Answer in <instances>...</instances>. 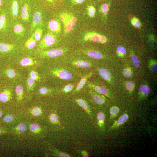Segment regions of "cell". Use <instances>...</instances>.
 Wrapping results in <instances>:
<instances>
[{
	"mask_svg": "<svg viewBox=\"0 0 157 157\" xmlns=\"http://www.w3.org/2000/svg\"><path fill=\"white\" fill-rule=\"evenodd\" d=\"M28 121V140H40L45 137L47 135L49 129L47 126L40 124L38 121Z\"/></svg>",
	"mask_w": 157,
	"mask_h": 157,
	"instance_id": "1",
	"label": "cell"
},
{
	"mask_svg": "<svg viewBox=\"0 0 157 157\" xmlns=\"http://www.w3.org/2000/svg\"><path fill=\"white\" fill-rule=\"evenodd\" d=\"M19 110L23 119L27 121H38L44 119L47 114L46 111L38 106H33Z\"/></svg>",
	"mask_w": 157,
	"mask_h": 157,
	"instance_id": "2",
	"label": "cell"
},
{
	"mask_svg": "<svg viewBox=\"0 0 157 157\" xmlns=\"http://www.w3.org/2000/svg\"><path fill=\"white\" fill-rule=\"evenodd\" d=\"M23 119L20 110L9 108L4 116L0 120V124L9 129Z\"/></svg>",
	"mask_w": 157,
	"mask_h": 157,
	"instance_id": "3",
	"label": "cell"
},
{
	"mask_svg": "<svg viewBox=\"0 0 157 157\" xmlns=\"http://www.w3.org/2000/svg\"><path fill=\"white\" fill-rule=\"evenodd\" d=\"M9 134L20 140H28V121L22 120L9 129Z\"/></svg>",
	"mask_w": 157,
	"mask_h": 157,
	"instance_id": "4",
	"label": "cell"
},
{
	"mask_svg": "<svg viewBox=\"0 0 157 157\" xmlns=\"http://www.w3.org/2000/svg\"><path fill=\"white\" fill-rule=\"evenodd\" d=\"M56 40V36L51 33H48L40 42L39 46L41 48H47L53 45Z\"/></svg>",
	"mask_w": 157,
	"mask_h": 157,
	"instance_id": "5",
	"label": "cell"
},
{
	"mask_svg": "<svg viewBox=\"0 0 157 157\" xmlns=\"http://www.w3.org/2000/svg\"><path fill=\"white\" fill-rule=\"evenodd\" d=\"M43 144L44 147L48 150L53 155L56 157H70L68 154L63 152L56 149L48 142L44 141Z\"/></svg>",
	"mask_w": 157,
	"mask_h": 157,
	"instance_id": "6",
	"label": "cell"
},
{
	"mask_svg": "<svg viewBox=\"0 0 157 157\" xmlns=\"http://www.w3.org/2000/svg\"><path fill=\"white\" fill-rule=\"evenodd\" d=\"M55 76L63 80H68L72 78V75L69 71L63 69H55L51 72Z\"/></svg>",
	"mask_w": 157,
	"mask_h": 157,
	"instance_id": "7",
	"label": "cell"
},
{
	"mask_svg": "<svg viewBox=\"0 0 157 157\" xmlns=\"http://www.w3.org/2000/svg\"><path fill=\"white\" fill-rule=\"evenodd\" d=\"M65 50L62 48H56L41 52L42 56L49 57H55L61 56L65 52Z\"/></svg>",
	"mask_w": 157,
	"mask_h": 157,
	"instance_id": "8",
	"label": "cell"
},
{
	"mask_svg": "<svg viewBox=\"0 0 157 157\" xmlns=\"http://www.w3.org/2000/svg\"><path fill=\"white\" fill-rule=\"evenodd\" d=\"M103 36L96 33L88 32L85 34L83 40L85 41H92L101 43Z\"/></svg>",
	"mask_w": 157,
	"mask_h": 157,
	"instance_id": "9",
	"label": "cell"
},
{
	"mask_svg": "<svg viewBox=\"0 0 157 157\" xmlns=\"http://www.w3.org/2000/svg\"><path fill=\"white\" fill-rule=\"evenodd\" d=\"M12 99L11 91L8 89H5L0 93V101L3 103L9 102Z\"/></svg>",
	"mask_w": 157,
	"mask_h": 157,
	"instance_id": "10",
	"label": "cell"
},
{
	"mask_svg": "<svg viewBox=\"0 0 157 157\" xmlns=\"http://www.w3.org/2000/svg\"><path fill=\"white\" fill-rule=\"evenodd\" d=\"M47 120L51 126L59 125L60 121L59 117L54 111H51L47 115Z\"/></svg>",
	"mask_w": 157,
	"mask_h": 157,
	"instance_id": "11",
	"label": "cell"
},
{
	"mask_svg": "<svg viewBox=\"0 0 157 157\" xmlns=\"http://www.w3.org/2000/svg\"><path fill=\"white\" fill-rule=\"evenodd\" d=\"M49 29L56 33H59L61 31V26L59 22L56 19H52L49 21L48 24Z\"/></svg>",
	"mask_w": 157,
	"mask_h": 157,
	"instance_id": "12",
	"label": "cell"
},
{
	"mask_svg": "<svg viewBox=\"0 0 157 157\" xmlns=\"http://www.w3.org/2000/svg\"><path fill=\"white\" fill-rule=\"evenodd\" d=\"M60 16L63 24L64 32L65 34H68L72 30L73 27L66 17L64 12L62 13Z\"/></svg>",
	"mask_w": 157,
	"mask_h": 157,
	"instance_id": "13",
	"label": "cell"
},
{
	"mask_svg": "<svg viewBox=\"0 0 157 157\" xmlns=\"http://www.w3.org/2000/svg\"><path fill=\"white\" fill-rule=\"evenodd\" d=\"M42 15L41 13L39 11L35 12L33 15L32 26L31 28V31L37 26L41 24Z\"/></svg>",
	"mask_w": 157,
	"mask_h": 157,
	"instance_id": "14",
	"label": "cell"
},
{
	"mask_svg": "<svg viewBox=\"0 0 157 157\" xmlns=\"http://www.w3.org/2000/svg\"><path fill=\"white\" fill-rule=\"evenodd\" d=\"M21 16L22 19L25 21H28L30 17L29 7L26 3L24 4L21 9Z\"/></svg>",
	"mask_w": 157,
	"mask_h": 157,
	"instance_id": "15",
	"label": "cell"
},
{
	"mask_svg": "<svg viewBox=\"0 0 157 157\" xmlns=\"http://www.w3.org/2000/svg\"><path fill=\"white\" fill-rule=\"evenodd\" d=\"M87 85L90 88L93 89L94 90L100 94L106 96L108 94V92L107 90L102 86L95 85L89 83H87Z\"/></svg>",
	"mask_w": 157,
	"mask_h": 157,
	"instance_id": "16",
	"label": "cell"
},
{
	"mask_svg": "<svg viewBox=\"0 0 157 157\" xmlns=\"http://www.w3.org/2000/svg\"><path fill=\"white\" fill-rule=\"evenodd\" d=\"M73 66L82 68H88L90 67L91 64L88 61L84 60H76L72 63Z\"/></svg>",
	"mask_w": 157,
	"mask_h": 157,
	"instance_id": "17",
	"label": "cell"
},
{
	"mask_svg": "<svg viewBox=\"0 0 157 157\" xmlns=\"http://www.w3.org/2000/svg\"><path fill=\"white\" fill-rule=\"evenodd\" d=\"M83 53L85 55L96 59H101L103 57V55L101 53L95 51H85Z\"/></svg>",
	"mask_w": 157,
	"mask_h": 157,
	"instance_id": "18",
	"label": "cell"
},
{
	"mask_svg": "<svg viewBox=\"0 0 157 157\" xmlns=\"http://www.w3.org/2000/svg\"><path fill=\"white\" fill-rule=\"evenodd\" d=\"M91 73L86 74L81 78L74 90L75 92L79 91L83 88L87 79L91 76Z\"/></svg>",
	"mask_w": 157,
	"mask_h": 157,
	"instance_id": "19",
	"label": "cell"
},
{
	"mask_svg": "<svg viewBox=\"0 0 157 157\" xmlns=\"http://www.w3.org/2000/svg\"><path fill=\"white\" fill-rule=\"evenodd\" d=\"M16 99L17 101H22L23 98V88L22 86L19 85L15 88Z\"/></svg>",
	"mask_w": 157,
	"mask_h": 157,
	"instance_id": "20",
	"label": "cell"
},
{
	"mask_svg": "<svg viewBox=\"0 0 157 157\" xmlns=\"http://www.w3.org/2000/svg\"><path fill=\"white\" fill-rule=\"evenodd\" d=\"M76 103L89 114H90V112L88 104L84 100L82 99H78L76 100Z\"/></svg>",
	"mask_w": 157,
	"mask_h": 157,
	"instance_id": "21",
	"label": "cell"
},
{
	"mask_svg": "<svg viewBox=\"0 0 157 157\" xmlns=\"http://www.w3.org/2000/svg\"><path fill=\"white\" fill-rule=\"evenodd\" d=\"M19 5L17 0H12L11 12L12 14L15 17H17L18 13Z\"/></svg>",
	"mask_w": 157,
	"mask_h": 157,
	"instance_id": "22",
	"label": "cell"
},
{
	"mask_svg": "<svg viewBox=\"0 0 157 157\" xmlns=\"http://www.w3.org/2000/svg\"><path fill=\"white\" fill-rule=\"evenodd\" d=\"M14 46L11 44H7L0 42V52H7L13 49Z\"/></svg>",
	"mask_w": 157,
	"mask_h": 157,
	"instance_id": "23",
	"label": "cell"
},
{
	"mask_svg": "<svg viewBox=\"0 0 157 157\" xmlns=\"http://www.w3.org/2000/svg\"><path fill=\"white\" fill-rule=\"evenodd\" d=\"M100 76L106 80H109L111 78V75L109 72L105 69L100 68L99 71Z\"/></svg>",
	"mask_w": 157,
	"mask_h": 157,
	"instance_id": "24",
	"label": "cell"
},
{
	"mask_svg": "<svg viewBox=\"0 0 157 157\" xmlns=\"http://www.w3.org/2000/svg\"><path fill=\"white\" fill-rule=\"evenodd\" d=\"M36 42L33 34L27 40L25 45L26 47L29 49L33 48L35 45Z\"/></svg>",
	"mask_w": 157,
	"mask_h": 157,
	"instance_id": "25",
	"label": "cell"
},
{
	"mask_svg": "<svg viewBox=\"0 0 157 157\" xmlns=\"http://www.w3.org/2000/svg\"><path fill=\"white\" fill-rule=\"evenodd\" d=\"M110 5V3H105L101 5L99 7L100 11L103 15H106L109 10Z\"/></svg>",
	"mask_w": 157,
	"mask_h": 157,
	"instance_id": "26",
	"label": "cell"
},
{
	"mask_svg": "<svg viewBox=\"0 0 157 157\" xmlns=\"http://www.w3.org/2000/svg\"><path fill=\"white\" fill-rule=\"evenodd\" d=\"M64 13L66 17L69 21L72 27L74 26L76 24V22L77 21L76 18L70 14L66 12Z\"/></svg>",
	"mask_w": 157,
	"mask_h": 157,
	"instance_id": "27",
	"label": "cell"
},
{
	"mask_svg": "<svg viewBox=\"0 0 157 157\" xmlns=\"http://www.w3.org/2000/svg\"><path fill=\"white\" fill-rule=\"evenodd\" d=\"M92 97L93 100L97 103L99 104H102L104 103V99L99 95L92 93Z\"/></svg>",
	"mask_w": 157,
	"mask_h": 157,
	"instance_id": "28",
	"label": "cell"
},
{
	"mask_svg": "<svg viewBox=\"0 0 157 157\" xmlns=\"http://www.w3.org/2000/svg\"><path fill=\"white\" fill-rule=\"evenodd\" d=\"M34 62L31 58H26L22 59L20 61V63L23 66H30L33 64Z\"/></svg>",
	"mask_w": 157,
	"mask_h": 157,
	"instance_id": "29",
	"label": "cell"
},
{
	"mask_svg": "<svg viewBox=\"0 0 157 157\" xmlns=\"http://www.w3.org/2000/svg\"><path fill=\"white\" fill-rule=\"evenodd\" d=\"M42 33V28H37L33 34L35 40L37 41H39L41 38Z\"/></svg>",
	"mask_w": 157,
	"mask_h": 157,
	"instance_id": "30",
	"label": "cell"
},
{
	"mask_svg": "<svg viewBox=\"0 0 157 157\" xmlns=\"http://www.w3.org/2000/svg\"><path fill=\"white\" fill-rule=\"evenodd\" d=\"M88 15L90 17H94L95 14V8L91 5H88L87 8Z\"/></svg>",
	"mask_w": 157,
	"mask_h": 157,
	"instance_id": "31",
	"label": "cell"
},
{
	"mask_svg": "<svg viewBox=\"0 0 157 157\" xmlns=\"http://www.w3.org/2000/svg\"><path fill=\"white\" fill-rule=\"evenodd\" d=\"M139 90L141 93L145 95L149 94L151 92L149 88L145 85L141 86L139 88Z\"/></svg>",
	"mask_w": 157,
	"mask_h": 157,
	"instance_id": "32",
	"label": "cell"
},
{
	"mask_svg": "<svg viewBox=\"0 0 157 157\" xmlns=\"http://www.w3.org/2000/svg\"><path fill=\"white\" fill-rule=\"evenodd\" d=\"M6 24V16L4 14H1L0 15V31L4 28Z\"/></svg>",
	"mask_w": 157,
	"mask_h": 157,
	"instance_id": "33",
	"label": "cell"
},
{
	"mask_svg": "<svg viewBox=\"0 0 157 157\" xmlns=\"http://www.w3.org/2000/svg\"><path fill=\"white\" fill-rule=\"evenodd\" d=\"M14 30L16 34H18L22 33L24 31V28L21 24H17L15 26Z\"/></svg>",
	"mask_w": 157,
	"mask_h": 157,
	"instance_id": "34",
	"label": "cell"
},
{
	"mask_svg": "<svg viewBox=\"0 0 157 157\" xmlns=\"http://www.w3.org/2000/svg\"><path fill=\"white\" fill-rule=\"evenodd\" d=\"M105 119L104 114L102 112L99 113L97 115V119L100 125L104 123Z\"/></svg>",
	"mask_w": 157,
	"mask_h": 157,
	"instance_id": "35",
	"label": "cell"
},
{
	"mask_svg": "<svg viewBox=\"0 0 157 157\" xmlns=\"http://www.w3.org/2000/svg\"><path fill=\"white\" fill-rule=\"evenodd\" d=\"M128 118V116L126 114H123L118 119L117 123L119 124H122L125 122Z\"/></svg>",
	"mask_w": 157,
	"mask_h": 157,
	"instance_id": "36",
	"label": "cell"
},
{
	"mask_svg": "<svg viewBox=\"0 0 157 157\" xmlns=\"http://www.w3.org/2000/svg\"><path fill=\"white\" fill-rule=\"evenodd\" d=\"M74 85L73 84H69L65 86L62 89V92L67 93L71 91L74 88Z\"/></svg>",
	"mask_w": 157,
	"mask_h": 157,
	"instance_id": "37",
	"label": "cell"
},
{
	"mask_svg": "<svg viewBox=\"0 0 157 157\" xmlns=\"http://www.w3.org/2000/svg\"><path fill=\"white\" fill-rule=\"evenodd\" d=\"M125 86L127 90L132 91L135 87V83L133 81H129L126 83Z\"/></svg>",
	"mask_w": 157,
	"mask_h": 157,
	"instance_id": "38",
	"label": "cell"
},
{
	"mask_svg": "<svg viewBox=\"0 0 157 157\" xmlns=\"http://www.w3.org/2000/svg\"><path fill=\"white\" fill-rule=\"evenodd\" d=\"M123 74L125 77L130 78L132 76L133 73L130 69H125L123 72Z\"/></svg>",
	"mask_w": 157,
	"mask_h": 157,
	"instance_id": "39",
	"label": "cell"
},
{
	"mask_svg": "<svg viewBox=\"0 0 157 157\" xmlns=\"http://www.w3.org/2000/svg\"><path fill=\"white\" fill-rule=\"evenodd\" d=\"M9 134V129L0 125V136Z\"/></svg>",
	"mask_w": 157,
	"mask_h": 157,
	"instance_id": "40",
	"label": "cell"
},
{
	"mask_svg": "<svg viewBox=\"0 0 157 157\" xmlns=\"http://www.w3.org/2000/svg\"><path fill=\"white\" fill-rule=\"evenodd\" d=\"M6 74L8 77L10 78H13L16 75L15 72L13 69H10L7 70Z\"/></svg>",
	"mask_w": 157,
	"mask_h": 157,
	"instance_id": "41",
	"label": "cell"
},
{
	"mask_svg": "<svg viewBox=\"0 0 157 157\" xmlns=\"http://www.w3.org/2000/svg\"><path fill=\"white\" fill-rule=\"evenodd\" d=\"M30 76V77L35 80L38 81L40 79L38 73L34 71H33L31 72Z\"/></svg>",
	"mask_w": 157,
	"mask_h": 157,
	"instance_id": "42",
	"label": "cell"
},
{
	"mask_svg": "<svg viewBox=\"0 0 157 157\" xmlns=\"http://www.w3.org/2000/svg\"><path fill=\"white\" fill-rule=\"evenodd\" d=\"M131 60L135 66L138 67L139 66V61L135 56H132L131 57Z\"/></svg>",
	"mask_w": 157,
	"mask_h": 157,
	"instance_id": "43",
	"label": "cell"
},
{
	"mask_svg": "<svg viewBox=\"0 0 157 157\" xmlns=\"http://www.w3.org/2000/svg\"><path fill=\"white\" fill-rule=\"evenodd\" d=\"M35 80L31 77L28 78L27 80V83L29 88L30 89H31L33 87L35 83Z\"/></svg>",
	"mask_w": 157,
	"mask_h": 157,
	"instance_id": "44",
	"label": "cell"
},
{
	"mask_svg": "<svg viewBox=\"0 0 157 157\" xmlns=\"http://www.w3.org/2000/svg\"><path fill=\"white\" fill-rule=\"evenodd\" d=\"M8 108L0 106V120L5 115Z\"/></svg>",
	"mask_w": 157,
	"mask_h": 157,
	"instance_id": "45",
	"label": "cell"
},
{
	"mask_svg": "<svg viewBox=\"0 0 157 157\" xmlns=\"http://www.w3.org/2000/svg\"><path fill=\"white\" fill-rule=\"evenodd\" d=\"M39 91L40 94L44 95L48 93L49 91V90L47 87H43L40 88Z\"/></svg>",
	"mask_w": 157,
	"mask_h": 157,
	"instance_id": "46",
	"label": "cell"
},
{
	"mask_svg": "<svg viewBox=\"0 0 157 157\" xmlns=\"http://www.w3.org/2000/svg\"><path fill=\"white\" fill-rule=\"evenodd\" d=\"M117 51L118 53L121 54H125L126 52V49L121 46H119L117 47Z\"/></svg>",
	"mask_w": 157,
	"mask_h": 157,
	"instance_id": "47",
	"label": "cell"
},
{
	"mask_svg": "<svg viewBox=\"0 0 157 157\" xmlns=\"http://www.w3.org/2000/svg\"><path fill=\"white\" fill-rule=\"evenodd\" d=\"M110 113L111 115H114L117 114L119 112V108L116 106H113L110 110Z\"/></svg>",
	"mask_w": 157,
	"mask_h": 157,
	"instance_id": "48",
	"label": "cell"
},
{
	"mask_svg": "<svg viewBox=\"0 0 157 157\" xmlns=\"http://www.w3.org/2000/svg\"><path fill=\"white\" fill-rule=\"evenodd\" d=\"M131 22L133 25L135 27L138 28L140 26V23L139 21L136 18H134L132 20Z\"/></svg>",
	"mask_w": 157,
	"mask_h": 157,
	"instance_id": "49",
	"label": "cell"
},
{
	"mask_svg": "<svg viewBox=\"0 0 157 157\" xmlns=\"http://www.w3.org/2000/svg\"><path fill=\"white\" fill-rule=\"evenodd\" d=\"M85 0H71V2L74 5H78L83 3Z\"/></svg>",
	"mask_w": 157,
	"mask_h": 157,
	"instance_id": "50",
	"label": "cell"
},
{
	"mask_svg": "<svg viewBox=\"0 0 157 157\" xmlns=\"http://www.w3.org/2000/svg\"><path fill=\"white\" fill-rule=\"evenodd\" d=\"M157 63L153 64L151 66V69L152 71L156 72H157Z\"/></svg>",
	"mask_w": 157,
	"mask_h": 157,
	"instance_id": "51",
	"label": "cell"
},
{
	"mask_svg": "<svg viewBox=\"0 0 157 157\" xmlns=\"http://www.w3.org/2000/svg\"><path fill=\"white\" fill-rule=\"evenodd\" d=\"M81 153L83 157H88V153L85 150H83L81 151Z\"/></svg>",
	"mask_w": 157,
	"mask_h": 157,
	"instance_id": "52",
	"label": "cell"
},
{
	"mask_svg": "<svg viewBox=\"0 0 157 157\" xmlns=\"http://www.w3.org/2000/svg\"><path fill=\"white\" fill-rule=\"evenodd\" d=\"M4 0H0V8L2 5Z\"/></svg>",
	"mask_w": 157,
	"mask_h": 157,
	"instance_id": "53",
	"label": "cell"
},
{
	"mask_svg": "<svg viewBox=\"0 0 157 157\" xmlns=\"http://www.w3.org/2000/svg\"><path fill=\"white\" fill-rule=\"evenodd\" d=\"M47 1L50 3H53L55 0H46Z\"/></svg>",
	"mask_w": 157,
	"mask_h": 157,
	"instance_id": "54",
	"label": "cell"
},
{
	"mask_svg": "<svg viewBox=\"0 0 157 157\" xmlns=\"http://www.w3.org/2000/svg\"><path fill=\"white\" fill-rule=\"evenodd\" d=\"M104 0H98V1H102Z\"/></svg>",
	"mask_w": 157,
	"mask_h": 157,
	"instance_id": "55",
	"label": "cell"
},
{
	"mask_svg": "<svg viewBox=\"0 0 157 157\" xmlns=\"http://www.w3.org/2000/svg\"><path fill=\"white\" fill-rule=\"evenodd\" d=\"M0 125H1L0 124Z\"/></svg>",
	"mask_w": 157,
	"mask_h": 157,
	"instance_id": "56",
	"label": "cell"
}]
</instances>
